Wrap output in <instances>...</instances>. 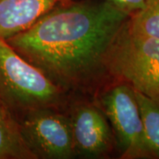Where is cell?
<instances>
[{"label": "cell", "instance_id": "cell-1", "mask_svg": "<svg viewBox=\"0 0 159 159\" xmlns=\"http://www.w3.org/2000/svg\"><path fill=\"white\" fill-rule=\"evenodd\" d=\"M129 18L105 0L67 1L6 41L66 91L95 94L111 81L109 51Z\"/></svg>", "mask_w": 159, "mask_h": 159}, {"label": "cell", "instance_id": "cell-2", "mask_svg": "<svg viewBox=\"0 0 159 159\" xmlns=\"http://www.w3.org/2000/svg\"><path fill=\"white\" fill-rule=\"evenodd\" d=\"M67 93L0 38V99L16 119L36 109L64 111Z\"/></svg>", "mask_w": 159, "mask_h": 159}, {"label": "cell", "instance_id": "cell-3", "mask_svg": "<svg viewBox=\"0 0 159 159\" xmlns=\"http://www.w3.org/2000/svg\"><path fill=\"white\" fill-rule=\"evenodd\" d=\"M106 69L110 80L159 100V38L133 32L127 20L111 46Z\"/></svg>", "mask_w": 159, "mask_h": 159}, {"label": "cell", "instance_id": "cell-4", "mask_svg": "<svg viewBox=\"0 0 159 159\" xmlns=\"http://www.w3.org/2000/svg\"><path fill=\"white\" fill-rule=\"evenodd\" d=\"M97 94V102L113 132L119 157L148 159L143 121L135 90L126 83L111 80Z\"/></svg>", "mask_w": 159, "mask_h": 159}, {"label": "cell", "instance_id": "cell-5", "mask_svg": "<svg viewBox=\"0 0 159 159\" xmlns=\"http://www.w3.org/2000/svg\"><path fill=\"white\" fill-rule=\"evenodd\" d=\"M23 140L35 159L75 157L68 114L62 110L29 111L17 119Z\"/></svg>", "mask_w": 159, "mask_h": 159}, {"label": "cell", "instance_id": "cell-6", "mask_svg": "<svg viewBox=\"0 0 159 159\" xmlns=\"http://www.w3.org/2000/svg\"><path fill=\"white\" fill-rule=\"evenodd\" d=\"M68 116L75 157H110L116 148L115 138L108 119L97 102H75L70 109Z\"/></svg>", "mask_w": 159, "mask_h": 159}, {"label": "cell", "instance_id": "cell-7", "mask_svg": "<svg viewBox=\"0 0 159 159\" xmlns=\"http://www.w3.org/2000/svg\"><path fill=\"white\" fill-rule=\"evenodd\" d=\"M69 0H0V38L31 28L57 6Z\"/></svg>", "mask_w": 159, "mask_h": 159}, {"label": "cell", "instance_id": "cell-8", "mask_svg": "<svg viewBox=\"0 0 159 159\" xmlns=\"http://www.w3.org/2000/svg\"><path fill=\"white\" fill-rule=\"evenodd\" d=\"M0 159H35L23 140L17 119L1 99Z\"/></svg>", "mask_w": 159, "mask_h": 159}, {"label": "cell", "instance_id": "cell-9", "mask_svg": "<svg viewBox=\"0 0 159 159\" xmlns=\"http://www.w3.org/2000/svg\"><path fill=\"white\" fill-rule=\"evenodd\" d=\"M141 110L148 158H159V100L135 91Z\"/></svg>", "mask_w": 159, "mask_h": 159}, {"label": "cell", "instance_id": "cell-10", "mask_svg": "<svg viewBox=\"0 0 159 159\" xmlns=\"http://www.w3.org/2000/svg\"><path fill=\"white\" fill-rule=\"evenodd\" d=\"M128 25L136 34L159 38V0H146L142 10L129 18Z\"/></svg>", "mask_w": 159, "mask_h": 159}, {"label": "cell", "instance_id": "cell-11", "mask_svg": "<svg viewBox=\"0 0 159 159\" xmlns=\"http://www.w3.org/2000/svg\"><path fill=\"white\" fill-rule=\"evenodd\" d=\"M111 6L129 17L136 14L143 8L146 0H105Z\"/></svg>", "mask_w": 159, "mask_h": 159}]
</instances>
